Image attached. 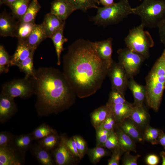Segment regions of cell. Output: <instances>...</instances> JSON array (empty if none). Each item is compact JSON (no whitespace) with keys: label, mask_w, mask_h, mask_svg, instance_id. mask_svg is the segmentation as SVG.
I'll list each match as a JSON object with an SVG mask.
<instances>
[{"label":"cell","mask_w":165,"mask_h":165,"mask_svg":"<svg viewBox=\"0 0 165 165\" xmlns=\"http://www.w3.org/2000/svg\"><path fill=\"white\" fill-rule=\"evenodd\" d=\"M112 39L110 38L106 40L94 42L97 54L100 58L111 65L113 60L112 53Z\"/></svg>","instance_id":"cell-18"},{"label":"cell","mask_w":165,"mask_h":165,"mask_svg":"<svg viewBox=\"0 0 165 165\" xmlns=\"http://www.w3.org/2000/svg\"><path fill=\"white\" fill-rule=\"evenodd\" d=\"M11 56H10L2 45L0 46V73H7L11 66Z\"/></svg>","instance_id":"cell-35"},{"label":"cell","mask_w":165,"mask_h":165,"mask_svg":"<svg viewBox=\"0 0 165 165\" xmlns=\"http://www.w3.org/2000/svg\"><path fill=\"white\" fill-rule=\"evenodd\" d=\"M145 81L146 103L157 112L165 88V48L146 77Z\"/></svg>","instance_id":"cell-3"},{"label":"cell","mask_w":165,"mask_h":165,"mask_svg":"<svg viewBox=\"0 0 165 165\" xmlns=\"http://www.w3.org/2000/svg\"><path fill=\"white\" fill-rule=\"evenodd\" d=\"M35 50L31 48L25 41L18 40L16 48L11 56V66L16 65L34 53Z\"/></svg>","instance_id":"cell-17"},{"label":"cell","mask_w":165,"mask_h":165,"mask_svg":"<svg viewBox=\"0 0 165 165\" xmlns=\"http://www.w3.org/2000/svg\"><path fill=\"white\" fill-rule=\"evenodd\" d=\"M128 87L131 90L134 98V104L138 106L143 105L145 101L146 90L145 86L137 82L134 77L129 78Z\"/></svg>","instance_id":"cell-22"},{"label":"cell","mask_w":165,"mask_h":165,"mask_svg":"<svg viewBox=\"0 0 165 165\" xmlns=\"http://www.w3.org/2000/svg\"><path fill=\"white\" fill-rule=\"evenodd\" d=\"M140 155H133L130 152H126L123 158L122 164L123 165H137V161Z\"/></svg>","instance_id":"cell-43"},{"label":"cell","mask_w":165,"mask_h":165,"mask_svg":"<svg viewBox=\"0 0 165 165\" xmlns=\"http://www.w3.org/2000/svg\"><path fill=\"white\" fill-rule=\"evenodd\" d=\"M150 118L149 113L145 109L143 105L138 106L134 105L128 118L131 120L141 131L143 129L144 130L149 125Z\"/></svg>","instance_id":"cell-15"},{"label":"cell","mask_w":165,"mask_h":165,"mask_svg":"<svg viewBox=\"0 0 165 165\" xmlns=\"http://www.w3.org/2000/svg\"><path fill=\"white\" fill-rule=\"evenodd\" d=\"M103 147L107 149L112 150L119 147L116 133L113 130L111 132Z\"/></svg>","instance_id":"cell-39"},{"label":"cell","mask_w":165,"mask_h":165,"mask_svg":"<svg viewBox=\"0 0 165 165\" xmlns=\"http://www.w3.org/2000/svg\"><path fill=\"white\" fill-rule=\"evenodd\" d=\"M118 103L129 104L130 103L126 100L124 95L117 90H112L106 104L109 105Z\"/></svg>","instance_id":"cell-38"},{"label":"cell","mask_w":165,"mask_h":165,"mask_svg":"<svg viewBox=\"0 0 165 165\" xmlns=\"http://www.w3.org/2000/svg\"><path fill=\"white\" fill-rule=\"evenodd\" d=\"M163 132L161 129L148 126L144 130L143 134L144 139L152 145L158 144L159 137Z\"/></svg>","instance_id":"cell-32"},{"label":"cell","mask_w":165,"mask_h":165,"mask_svg":"<svg viewBox=\"0 0 165 165\" xmlns=\"http://www.w3.org/2000/svg\"><path fill=\"white\" fill-rule=\"evenodd\" d=\"M69 0L74 6L76 10H80L84 12H86L90 9H97L98 7L97 4L98 5V4L96 0Z\"/></svg>","instance_id":"cell-36"},{"label":"cell","mask_w":165,"mask_h":165,"mask_svg":"<svg viewBox=\"0 0 165 165\" xmlns=\"http://www.w3.org/2000/svg\"><path fill=\"white\" fill-rule=\"evenodd\" d=\"M144 28L141 24L130 29L124 41L127 48L146 59L149 57V49L154 46V43L149 33L144 30Z\"/></svg>","instance_id":"cell-6"},{"label":"cell","mask_w":165,"mask_h":165,"mask_svg":"<svg viewBox=\"0 0 165 165\" xmlns=\"http://www.w3.org/2000/svg\"><path fill=\"white\" fill-rule=\"evenodd\" d=\"M81 158L83 156L86 150V144L84 140L80 137L76 136L73 137Z\"/></svg>","instance_id":"cell-45"},{"label":"cell","mask_w":165,"mask_h":165,"mask_svg":"<svg viewBox=\"0 0 165 165\" xmlns=\"http://www.w3.org/2000/svg\"><path fill=\"white\" fill-rule=\"evenodd\" d=\"M112 113L110 108L106 105L94 110L90 116L92 123L95 129L99 128Z\"/></svg>","instance_id":"cell-25"},{"label":"cell","mask_w":165,"mask_h":165,"mask_svg":"<svg viewBox=\"0 0 165 165\" xmlns=\"http://www.w3.org/2000/svg\"><path fill=\"white\" fill-rule=\"evenodd\" d=\"M31 0H17L10 6L13 16L20 20L25 14Z\"/></svg>","instance_id":"cell-29"},{"label":"cell","mask_w":165,"mask_h":165,"mask_svg":"<svg viewBox=\"0 0 165 165\" xmlns=\"http://www.w3.org/2000/svg\"><path fill=\"white\" fill-rule=\"evenodd\" d=\"M42 24L46 38H50L53 34L65 25V21L61 20L50 13L45 15Z\"/></svg>","instance_id":"cell-16"},{"label":"cell","mask_w":165,"mask_h":165,"mask_svg":"<svg viewBox=\"0 0 165 165\" xmlns=\"http://www.w3.org/2000/svg\"><path fill=\"white\" fill-rule=\"evenodd\" d=\"M37 97L35 108L38 116H48L68 109L76 94L63 72L52 67H40L29 78Z\"/></svg>","instance_id":"cell-2"},{"label":"cell","mask_w":165,"mask_h":165,"mask_svg":"<svg viewBox=\"0 0 165 165\" xmlns=\"http://www.w3.org/2000/svg\"><path fill=\"white\" fill-rule=\"evenodd\" d=\"M51 152L56 165H69L72 163L74 160L75 156L67 147L64 136H61V140L59 144Z\"/></svg>","instance_id":"cell-10"},{"label":"cell","mask_w":165,"mask_h":165,"mask_svg":"<svg viewBox=\"0 0 165 165\" xmlns=\"http://www.w3.org/2000/svg\"><path fill=\"white\" fill-rule=\"evenodd\" d=\"M35 24V23L18 22L16 37L18 40L25 41L32 31Z\"/></svg>","instance_id":"cell-34"},{"label":"cell","mask_w":165,"mask_h":165,"mask_svg":"<svg viewBox=\"0 0 165 165\" xmlns=\"http://www.w3.org/2000/svg\"><path fill=\"white\" fill-rule=\"evenodd\" d=\"M146 163L148 165H157L160 162L158 156L155 154L148 155L145 160Z\"/></svg>","instance_id":"cell-47"},{"label":"cell","mask_w":165,"mask_h":165,"mask_svg":"<svg viewBox=\"0 0 165 165\" xmlns=\"http://www.w3.org/2000/svg\"><path fill=\"white\" fill-rule=\"evenodd\" d=\"M132 10L140 17L145 27L158 28L165 20V0H143Z\"/></svg>","instance_id":"cell-4"},{"label":"cell","mask_w":165,"mask_h":165,"mask_svg":"<svg viewBox=\"0 0 165 165\" xmlns=\"http://www.w3.org/2000/svg\"><path fill=\"white\" fill-rule=\"evenodd\" d=\"M158 144L162 145L165 150V133L163 131L160 135L159 139Z\"/></svg>","instance_id":"cell-49"},{"label":"cell","mask_w":165,"mask_h":165,"mask_svg":"<svg viewBox=\"0 0 165 165\" xmlns=\"http://www.w3.org/2000/svg\"><path fill=\"white\" fill-rule=\"evenodd\" d=\"M107 75L111 82L112 90H117L125 95L129 78L123 66L119 62L113 61Z\"/></svg>","instance_id":"cell-9"},{"label":"cell","mask_w":165,"mask_h":165,"mask_svg":"<svg viewBox=\"0 0 165 165\" xmlns=\"http://www.w3.org/2000/svg\"><path fill=\"white\" fill-rule=\"evenodd\" d=\"M76 9L69 0H55L51 3L50 13L65 21Z\"/></svg>","instance_id":"cell-13"},{"label":"cell","mask_w":165,"mask_h":165,"mask_svg":"<svg viewBox=\"0 0 165 165\" xmlns=\"http://www.w3.org/2000/svg\"><path fill=\"white\" fill-rule=\"evenodd\" d=\"M160 40L165 48V20L158 28Z\"/></svg>","instance_id":"cell-48"},{"label":"cell","mask_w":165,"mask_h":165,"mask_svg":"<svg viewBox=\"0 0 165 165\" xmlns=\"http://www.w3.org/2000/svg\"><path fill=\"white\" fill-rule=\"evenodd\" d=\"M40 8L38 0H31L26 12L18 22L35 23V18Z\"/></svg>","instance_id":"cell-28"},{"label":"cell","mask_w":165,"mask_h":165,"mask_svg":"<svg viewBox=\"0 0 165 165\" xmlns=\"http://www.w3.org/2000/svg\"><path fill=\"white\" fill-rule=\"evenodd\" d=\"M61 140V136L57 133L51 134L37 141L39 145L46 150L51 152L58 145Z\"/></svg>","instance_id":"cell-30"},{"label":"cell","mask_w":165,"mask_h":165,"mask_svg":"<svg viewBox=\"0 0 165 165\" xmlns=\"http://www.w3.org/2000/svg\"><path fill=\"white\" fill-rule=\"evenodd\" d=\"M17 0H0L1 4H5L9 7L14 2Z\"/></svg>","instance_id":"cell-51"},{"label":"cell","mask_w":165,"mask_h":165,"mask_svg":"<svg viewBox=\"0 0 165 165\" xmlns=\"http://www.w3.org/2000/svg\"><path fill=\"white\" fill-rule=\"evenodd\" d=\"M160 154L162 160V165H165V152L162 151L160 152Z\"/></svg>","instance_id":"cell-52"},{"label":"cell","mask_w":165,"mask_h":165,"mask_svg":"<svg viewBox=\"0 0 165 165\" xmlns=\"http://www.w3.org/2000/svg\"><path fill=\"white\" fill-rule=\"evenodd\" d=\"M106 105L110 108L116 121L119 123L129 118L134 105L130 103Z\"/></svg>","instance_id":"cell-20"},{"label":"cell","mask_w":165,"mask_h":165,"mask_svg":"<svg viewBox=\"0 0 165 165\" xmlns=\"http://www.w3.org/2000/svg\"><path fill=\"white\" fill-rule=\"evenodd\" d=\"M98 4V5H99V4H100V2H99V0H96Z\"/></svg>","instance_id":"cell-53"},{"label":"cell","mask_w":165,"mask_h":165,"mask_svg":"<svg viewBox=\"0 0 165 165\" xmlns=\"http://www.w3.org/2000/svg\"><path fill=\"white\" fill-rule=\"evenodd\" d=\"M65 25L53 34L50 38L54 45L57 57V64L60 65L61 64V56L64 50V44L68 41V39L64 35V30Z\"/></svg>","instance_id":"cell-26"},{"label":"cell","mask_w":165,"mask_h":165,"mask_svg":"<svg viewBox=\"0 0 165 165\" xmlns=\"http://www.w3.org/2000/svg\"><path fill=\"white\" fill-rule=\"evenodd\" d=\"M14 98L2 93L0 94V123L6 122L17 112Z\"/></svg>","instance_id":"cell-12"},{"label":"cell","mask_w":165,"mask_h":165,"mask_svg":"<svg viewBox=\"0 0 165 165\" xmlns=\"http://www.w3.org/2000/svg\"><path fill=\"white\" fill-rule=\"evenodd\" d=\"M99 2L104 6H109L114 3L113 0H99Z\"/></svg>","instance_id":"cell-50"},{"label":"cell","mask_w":165,"mask_h":165,"mask_svg":"<svg viewBox=\"0 0 165 165\" xmlns=\"http://www.w3.org/2000/svg\"><path fill=\"white\" fill-rule=\"evenodd\" d=\"M25 154L11 147H0V165H22L25 162Z\"/></svg>","instance_id":"cell-11"},{"label":"cell","mask_w":165,"mask_h":165,"mask_svg":"<svg viewBox=\"0 0 165 165\" xmlns=\"http://www.w3.org/2000/svg\"><path fill=\"white\" fill-rule=\"evenodd\" d=\"M97 130L96 135L97 146L103 147L104 143L112 131H109L100 127L97 129Z\"/></svg>","instance_id":"cell-40"},{"label":"cell","mask_w":165,"mask_h":165,"mask_svg":"<svg viewBox=\"0 0 165 165\" xmlns=\"http://www.w3.org/2000/svg\"><path fill=\"white\" fill-rule=\"evenodd\" d=\"M47 38L42 24H36L32 31L25 41L28 45L35 50L39 45Z\"/></svg>","instance_id":"cell-24"},{"label":"cell","mask_w":165,"mask_h":165,"mask_svg":"<svg viewBox=\"0 0 165 165\" xmlns=\"http://www.w3.org/2000/svg\"><path fill=\"white\" fill-rule=\"evenodd\" d=\"M116 132L120 148L123 152L133 151L136 152V147L134 140L119 127Z\"/></svg>","instance_id":"cell-27"},{"label":"cell","mask_w":165,"mask_h":165,"mask_svg":"<svg viewBox=\"0 0 165 165\" xmlns=\"http://www.w3.org/2000/svg\"><path fill=\"white\" fill-rule=\"evenodd\" d=\"M12 17L3 12L0 15V35L2 37H16L18 22H16Z\"/></svg>","instance_id":"cell-14"},{"label":"cell","mask_w":165,"mask_h":165,"mask_svg":"<svg viewBox=\"0 0 165 165\" xmlns=\"http://www.w3.org/2000/svg\"><path fill=\"white\" fill-rule=\"evenodd\" d=\"M119 128L135 141L141 142L144 139L141 131L129 118L119 123Z\"/></svg>","instance_id":"cell-23"},{"label":"cell","mask_w":165,"mask_h":165,"mask_svg":"<svg viewBox=\"0 0 165 165\" xmlns=\"http://www.w3.org/2000/svg\"><path fill=\"white\" fill-rule=\"evenodd\" d=\"M34 140L31 133L15 135L10 146L20 152L26 154L31 148Z\"/></svg>","instance_id":"cell-21"},{"label":"cell","mask_w":165,"mask_h":165,"mask_svg":"<svg viewBox=\"0 0 165 165\" xmlns=\"http://www.w3.org/2000/svg\"><path fill=\"white\" fill-rule=\"evenodd\" d=\"M110 65L99 57L94 42L83 39L70 45L63 58V72L80 98L101 88Z\"/></svg>","instance_id":"cell-1"},{"label":"cell","mask_w":165,"mask_h":165,"mask_svg":"<svg viewBox=\"0 0 165 165\" xmlns=\"http://www.w3.org/2000/svg\"><path fill=\"white\" fill-rule=\"evenodd\" d=\"M97 9V14L92 20L95 24L104 26L118 23L132 14L128 0H121L111 6Z\"/></svg>","instance_id":"cell-5"},{"label":"cell","mask_w":165,"mask_h":165,"mask_svg":"<svg viewBox=\"0 0 165 165\" xmlns=\"http://www.w3.org/2000/svg\"><path fill=\"white\" fill-rule=\"evenodd\" d=\"M112 153L110 159L108 160V165H118L122 152L119 147L112 150Z\"/></svg>","instance_id":"cell-44"},{"label":"cell","mask_w":165,"mask_h":165,"mask_svg":"<svg viewBox=\"0 0 165 165\" xmlns=\"http://www.w3.org/2000/svg\"><path fill=\"white\" fill-rule=\"evenodd\" d=\"M56 131L45 123H42L31 133L34 140L38 141L54 133Z\"/></svg>","instance_id":"cell-33"},{"label":"cell","mask_w":165,"mask_h":165,"mask_svg":"<svg viewBox=\"0 0 165 165\" xmlns=\"http://www.w3.org/2000/svg\"><path fill=\"white\" fill-rule=\"evenodd\" d=\"M88 153L91 162L94 164L97 163L102 158L108 154L107 151L103 147L99 146L89 149Z\"/></svg>","instance_id":"cell-37"},{"label":"cell","mask_w":165,"mask_h":165,"mask_svg":"<svg viewBox=\"0 0 165 165\" xmlns=\"http://www.w3.org/2000/svg\"><path fill=\"white\" fill-rule=\"evenodd\" d=\"M15 135L12 133L6 131L0 133V147L9 146L11 145Z\"/></svg>","instance_id":"cell-41"},{"label":"cell","mask_w":165,"mask_h":165,"mask_svg":"<svg viewBox=\"0 0 165 165\" xmlns=\"http://www.w3.org/2000/svg\"><path fill=\"white\" fill-rule=\"evenodd\" d=\"M31 154L42 165H53L55 164L51 152L42 147L37 143H34L29 150Z\"/></svg>","instance_id":"cell-19"},{"label":"cell","mask_w":165,"mask_h":165,"mask_svg":"<svg viewBox=\"0 0 165 165\" xmlns=\"http://www.w3.org/2000/svg\"><path fill=\"white\" fill-rule=\"evenodd\" d=\"M34 53L32 54L16 66L18 67L21 72L25 74V77L27 79H29L33 76L36 70L34 66Z\"/></svg>","instance_id":"cell-31"},{"label":"cell","mask_w":165,"mask_h":165,"mask_svg":"<svg viewBox=\"0 0 165 165\" xmlns=\"http://www.w3.org/2000/svg\"><path fill=\"white\" fill-rule=\"evenodd\" d=\"M1 93L13 98L26 99L34 95L31 81L25 77L14 79L4 83L2 86Z\"/></svg>","instance_id":"cell-7"},{"label":"cell","mask_w":165,"mask_h":165,"mask_svg":"<svg viewBox=\"0 0 165 165\" xmlns=\"http://www.w3.org/2000/svg\"><path fill=\"white\" fill-rule=\"evenodd\" d=\"M65 141L67 147L71 153L75 156L81 159L82 158L78 150L73 138H67L65 136Z\"/></svg>","instance_id":"cell-42"},{"label":"cell","mask_w":165,"mask_h":165,"mask_svg":"<svg viewBox=\"0 0 165 165\" xmlns=\"http://www.w3.org/2000/svg\"><path fill=\"white\" fill-rule=\"evenodd\" d=\"M140 1H142V0H139Z\"/></svg>","instance_id":"cell-54"},{"label":"cell","mask_w":165,"mask_h":165,"mask_svg":"<svg viewBox=\"0 0 165 165\" xmlns=\"http://www.w3.org/2000/svg\"><path fill=\"white\" fill-rule=\"evenodd\" d=\"M116 122L114 116L112 113L105 120L99 128H102L111 131L113 130Z\"/></svg>","instance_id":"cell-46"},{"label":"cell","mask_w":165,"mask_h":165,"mask_svg":"<svg viewBox=\"0 0 165 165\" xmlns=\"http://www.w3.org/2000/svg\"><path fill=\"white\" fill-rule=\"evenodd\" d=\"M119 62L123 66L129 78L138 73L141 64L146 59L143 56L127 48L117 50Z\"/></svg>","instance_id":"cell-8"}]
</instances>
